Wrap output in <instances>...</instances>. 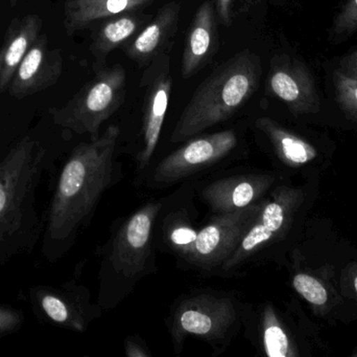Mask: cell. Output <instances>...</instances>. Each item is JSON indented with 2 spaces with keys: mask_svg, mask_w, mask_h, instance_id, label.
Wrapping results in <instances>:
<instances>
[{
  "mask_svg": "<svg viewBox=\"0 0 357 357\" xmlns=\"http://www.w3.org/2000/svg\"><path fill=\"white\" fill-rule=\"evenodd\" d=\"M121 129L110 125L100 138L81 143L67 159L50 203L43 235L50 261L64 257L89 226L100 199L121 180L117 161Z\"/></svg>",
  "mask_w": 357,
  "mask_h": 357,
  "instance_id": "6da1fadb",
  "label": "cell"
},
{
  "mask_svg": "<svg viewBox=\"0 0 357 357\" xmlns=\"http://www.w3.org/2000/svg\"><path fill=\"white\" fill-rule=\"evenodd\" d=\"M46 150L25 136L0 163V264L33 249L43 230L36 210Z\"/></svg>",
  "mask_w": 357,
  "mask_h": 357,
  "instance_id": "7a4b0ae2",
  "label": "cell"
},
{
  "mask_svg": "<svg viewBox=\"0 0 357 357\" xmlns=\"http://www.w3.org/2000/svg\"><path fill=\"white\" fill-rule=\"evenodd\" d=\"M163 198L151 201L119 219L102 249L98 302L111 310L133 293L146 277L157 272L154 228Z\"/></svg>",
  "mask_w": 357,
  "mask_h": 357,
  "instance_id": "3957f363",
  "label": "cell"
},
{
  "mask_svg": "<svg viewBox=\"0 0 357 357\" xmlns=\"http://www.w3.org/2000/svg\"><path fill=\"white\" fill-rule=\"evenodd\" d=\"M261 75V61L249 50H241L218 65L197 87L181 113L171 142H186L228 121L257 92Z\"/></svg>",
  "mask_w": 357,
  "mask_h": 357,
  "instance_id": "277c9868",
  "label": "cell"
},
{
  "mask_svg": "<svg viewBox=\"0 0 357 357\" xmlns=\"http://www.w3.org/2000/svg\"><path fill=\"white\" fill-rule=\"evenodd\" d=\"M245 302L234 291L193 289L174 302L165 319L174 351L180 356L188 337L206 342L214 356L224 354L243 330Z\"/></svg>",
  "mask_w": 357,
  "mask_h": 357,
  "instance_id": "5b68a950",
  "label": "cell"
},
{
  "mask_svg": "<svg viewBox=\"0 0 357 357\" xmlns=\"http://www.w3.org/2000/svg\"><path fill=\"white\" fill-rule=\"evenodd\" d=\"M96 73L64 106L50 110L56 125L77 134L100 138V127L126 100V71L121 64L96 69Z\"/></svg>",
  "mask_w": 357,
  "mask_h": 357,
  "instance_id": "8992f818",
  "label": "cell"
},
{
  "mask_svg": "<svg viewBox=\"0 0 357 357\" xmlns=\"http://www.w3.org/2000/svg\"><path fill=\"white\" fill-rule=\"evenodd\" d=\"M184 143L148 171V188H169L201 172L226 165L233 161L241 148V134L235 129L197 136Z\"/></svg>",
  "mask_w": 357,
  "mask_h": 357,
  "instance_id": "52a82bcc",
  "label": "cell"
},
{
  "mask_svg": "<svg viewBox=\"0 0 357 357\" xmlns=\"http://www.w3.org/2000/svg\"><path fill=\"white\" fill-rule=\"evenodd\" d=\"M264 201L236 211L210 214L209 219L201 224L190 254L178 268L215 276L259 215Z\"/></svg>",
  "mask_w": 357,
  "mask_h": 357,
  "instance_id": "ba28073f",
  "label": "cell"
},
{
  "mask_svg": "<svg viewBox=\"0 0 357 357\" xmlns=\"http://www.w3.org/2000/svg\"><path fill=\"white\" fill-rule=\"evenodd\" d=\"M140 86L144 89L140 143L134 153L136 172H148L157 150L173 88L171 57L169 52L155 58L142 75Z\"/></svg>",
  "mask_w": 357,
  "mask_h": 357,
  "instance_id": "9c48e42d",
  "label": "cell"
},
{
  "mask_svg": "<svg viewBox=\"0 0 357 357\" xmlns=\"http://www.w3.org/2000/svg\"><path fill=\"white\" fill-rule=\"evenodd\" d=\"M197 182H184L177 191L165 197L155 222L156 249L175 257L177 264L190 254L201 228L195 205Z\"/></svg>",
  "mask_w": 357,
  "mask_h": 357,
  "instance_id": "30bf717a",
  "label": "cell"
},
{
  "mask_svg": "<svg viewBox=\"0 0 357 357\" xmlns=\"http://www.w3.org/2000/svg\"><path fill=\"white\" fill-rule=\"evenodd\" d=\"M90 298V291L75 282L31 289L33 309L42 321L79 333H85L104 312L98 303H91Z\"/></svg>",
  "mask_w": 357,
  "mask_h": 357,
  "instance_id": "8fae6325",
  "label": "cell"
},
{
  "mask_svg": "<svg viewBox=\"0 0 357 357\" xmlns=\"http://www.w3.org/2000/svg\"><path fill=\"white\" fill-rule=\"evenodd\" d=\"M270 184V176L238 172L209 180L202 186L197 182V195L207 205L210 214L227 213L261 203Z\"/></svg>",
  "mask_w": 357,
  "mask_h": 357,
  "instance_id": "7c38bea8",
  "label": "cell"
},
{
  "mask_svg": "<svg viewBox=\"0 0 357 357\" xmlns=\"http://www.w3.org/2000/svg\"><path fill=\"white\" fill-rule=\"evenodd\" d=\"M63 73L62 52L52 48L47 36L39 35L17 67L8 86L16 99L26 98L56 83Z\"/></svg>",
  "mask_w": 357,
  "mask_h": 357,
  "instance_id": "4fadbf2b",
  "label": "cell"
},
{
  "mask_svg": "<svg viewBox=\"0 0 357 357\" xmlns=\"http://www.w3.org/2000/svg\"><path fill=\"white\" fill-rule=\"evenodd\" d=\"M268 88L273 96L296 112H307L320 105L316 83L307 67L289 57H277L273 60Z\"/></svg>",
  "mask_w": 357,
  "mask_h": 357,
  "instance_id": "5bb4252c",
  "label": "cell"
},
{
  "mask_svg": "<svg viewBox=\"0 0 357 357\" xmlns=\"http://www.w3.org/2000/svg\"><path fill=\"white\" fill-rule=\"evenodd\" d=\"M181 3L172 1L159 8L155 18L151 19L146 27L126 46L128 57L146 67L155 58L167 54L171 50L180 22Z\"/></svg>",
  "mask_w": 357,
  "mask_h": 357,
  "instance_id": "9a60e30c",
  "label": "cell"
},
{
  "mask_svg": "<svg viewBox=\"0 0 357 357\" xmlns=\"http://www.w3.org/2000/svg\"><path fill=\"white\" fill-rule=\"evenodd\" d=\"M215 8L210 1L199 6L193 17L185 40L182 58V75L189 79L201 71L218 50Z\"/></svg>",
  "mask_w": 357,
  "mask_h": 357,
  "instance_id": "2e32d148",
  "label": "cell"
},
{
  "mask_svg": "<svg viewBox=\"0 0 357 357\" xmlns=\"http://www.w3.org/2000/svg\"><path fill=\"white\" fill-rule=\"evenodd\" d=\"M42 25L41 17L36 14L17 17L8 25L1 48L0 94L8 88L17 67L39 37Z\"/></svg>",
  "mask_w": 357,
  "mask_h": 357,
  "instance_id": "e0dca14e",
  "label": "cell"
},
{
  "mask_svg": "<svg viewBox=\"0 0 357 357\" xmlns=\"http://www.w3.org/2000/svg\"><path fill=\"white\" fill-rule=\"evenodd\" d=\"M154 0H66L64 27L69 35L123 13L142 10Z\"/></svg>",
  "mask_w": 357,
  "mask_h": 357,
  "instance_id": "ac0fdd59",
  "label": "cell"
},
{
  "mask_svg": "<svg viewBox=\"0 0 357 357\" xmlns=\"http://www.w3.org/2000/svg\"><path fill=\"white\" fill-rule=\"evenodd\" d=\"M150 21V15L142 14L139 10L123 13L107 19L96 29L90 46V50L96 59V69L104 67L107 56L115 48L126 43Z\"/></svg>",
  "mask_w": 357,
  "mask_h": 357,
  "instance_id": "d6986e66",
  "label": "cell"
},
{
  "mask_svg": "<svg viewBox=\"0 0 357 357\" xmlns=\"http://www.w3.org/2000/svg\"><path fill=\"white\" fill-rule=\"evenodd\" d=\"M255 127L270 140L273 148L278 150L280 156L289 163H305L314 157V152L307 144L289 134L273 119L260 117L256 121Z\"/></svg>",
  "mask_w": 357,
  "mask_h": 357,
  "instance_id": "ffe728a7",
  "label": "cell"
},
{
  "mask_svg": "<svg viewBox=\"0 0 357 357\" xmlns=\"http://www.w3.org/2000/svg\"><path fill=\"white\" fill-rule=\"evenodd\" d=\"M335 98L342 108L357 115V79L348 77L337 69L333 73Z\"/></svg>",
  "mask_w": 357,
  "mask_h": 357,
  "instance_id": "44dd1931",
  "label": "cell"
},
{
  "mask_svg": "<svg viewBox=\"0 0 357 357\" xmlns=\"http://www.w3.org/2000/svg\"><path fill=\"white\" fill-rule=\"evenodd\" d=\"M357 31V0H349L337 15L331 27L333 41H343Z\"/></svg>",
  "mask_w": 357,
  "mask_h": 357,
  "instance_id": "7402d4cb",
  "label": "cell"
},
{
  "mask_svg": "<svg viewBox=\"0 0 357 357\" xmlns=\"http://www.w3.org/2000/svg\"><path fill=\"white\" fill-rule=\"evenodd\" d=\"M296 291L310 303L323 305L327 301V293L320 282L308 275L299 274L294 278Z\"/></svg>",
  "mask_w": 357,
  "mask_h": 357,
  "instance_id": "603a6c76",
  "label": "cell"
},
{
  "mask_svg": "<svg viewBox=\"0 0 357 357\" xmlns=\"http://www.w3.org/2000/svg\"><path fill=\"white\" fill-rule=\"evenodd\" d=\"M23 321V314L19 310L0 304V337L18 331Z\"/></svg>",
  "mask_w": 357,
  "mask_h": 357,
  "instance_id": "cb8c5ba5",
  "label": "cell"
},
{
  "mask_svg": "<svg viewBox=\"0 0 357 357\" xmlns=\"http://www.w3.org/2000/svg\"><path fill=\"white\" fill-rule=\"evenodd\" d=\"M125 354L127 357H152L153 354L146 341L139 335H129L123 342Z\"/></svg>",
  "mask_w": 357,
  "mask_h": 357,
  "instance_id": "d4e9b609",
  "label": "cell"
},
{
  "mask_svg": "<svg viewBox=\"0 0 357 357\" xmlns=\"http://www.w3.org/2000/svg\"><path fill=\"white\" fill-rule=\"evenodd\" d=\"M233 0H215V12L218 20L225 27H230L232 23L231 18V4Z\"/></svg>",
  "mask_w": 357,
  "mask_h": 357,
  "instance_id": "484cf974",
  "label": "cell"
},
{
  "mask_svg": "<svg viewBox=\"0 0 357 357\" xmlns=\"http://www.w3.org/2000/svg\"><path fill=\"white\" fill-rule=\"evenodd\" d=\"M339 71L345 73L348 77L357 79V50L347 54L340 63Z\"/></svg>",
  "mask_w": 357,
  "mask_h": 357,
  "instance_id": "4316f807",
  "label": "cell"
},
{
  "mask_svg": "<svg viewBox=\"0 0 357 357\" xmlns=\"http://www.w3.org/2000/svg\"><path fill=\"white\" fill-rule=\"evenodd\" d=\"M10 4H13V6H14V4H16L17 2H18V0H10Z\"/></svg>",
  "mask_w": 357,
  "mask_h": 357,
  "instance_id": "83f0119b",
  "label": "cell"
},
{
  "mask_svg": "<svg viewBox=\"0 0 357 357\" xmlns=\"http://www.w3.org/2000/svg\"><path fill=\"white\" fill-rule=\"evenodd\" d=\"M0 67H1V48H0Z\"/></svg>",
  "mask_w": 357,
  "mask_h": 357,
  "instance_id": "f1b7e54d",
  "label": "cell"
},
{
  "mask_svg": "<svg viewBox=\"0 0 357 357\" xmlns=\"http://www.w3.org/2000/svg\"><path fill=\"white\" fill-rule=\"evenodd\" d=\"M354 285H356V289L357 291V278L356 279V282H354Z\"/></svg>",
  "mask_w": 357,
  "mask_h": 357,
  "instance_id": "f546056e",
  "label": "cell"
}]
</instances>
